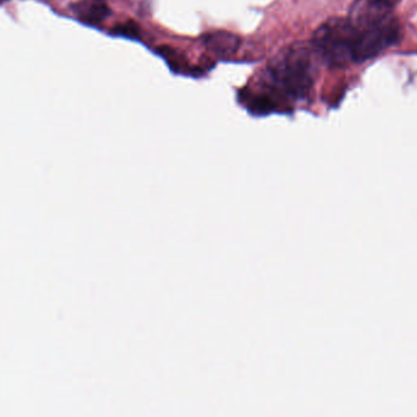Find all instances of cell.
Segmentation results:
<instances>
[{
	"label": "cell",
	"mask_w": 417,
	"mask_h": 417,
	"mask_svg": "<svg viewBox=\"0 0 417 417\" xmlns=\"http://www.w3.org/2000/svg\"><path fill=\"white\" fill-rule=\"evenodd\" d=\"M247 109L253 115H268L273 113L278 105L269 94H250L246 97Z\"/></svg>",
	"instance_id": "obj_5"
},
{
	"label": "cell",
	"mask_w": 417,
	"mask_h": 417,
	"mask_svg": "<svg viewBox=\"0 0 417 417\" xmlns=\"http://www.w3.org/2000/svg\"><path fill=\"white\" fill-rule=\"evenodd\" d=\"M112 35L114 36L126 37V38H131V40H137L139 38V27L137 23L134 21H127L125 23H120L112 28Z\"/></svg>",
	"instance_id": "obj_7"
},
{
	"label": "cell",
	"mask_w": 417,
	"mask_h": 417,
	"mask_svg": "<svg viewBox=\"0 0 417 417\" xmlns=\"http://www.w3.org/2000/svg\"><path fill=\"white\" fill-rule=\"evenodd\" d=\"M81 21L88 25H98L110 15V9L103 0H80L72 6Z\"/></svg>",
	"instance_id": "obj_4"
},
{
	"label": "cell",
	"mask_w": 417,
	"mask_h": 417,
	"mask_svg": "<svg viewBox=\"0 0 417 417\" xmlns=\"http://www.w3.org/2000/svg\"><path fill=\"white\" fill-rule=\"evenodd\" d=\"M157 52L158 54H161L163 58L166 59V63L169 64V67L175 72L188 74V69H190L188 62L181 55L176 53L174 50H171L169 47H159Z\"/></svg>",
	"instance_id": "obj_6"
},
{
	"label": "cell",
	"mask_w": 417,
	"mask_h": 417,
	"mask_svg": "<svg viewBox=\"0 0 417 417\" xmlns=\"http://www.w3.org/2000/svg\"><path fill=\"white\" fill-rule=\"evenodd\" d=\"M202 42L206 45L207 50H211L219 57L233 55L238 52L239 47L241 45V40L236 35L227 31L206 33L202 37Z\"/></svg>",
	"instance_id": "obj_3"
},
{
	"label": "cell",
	"mask_w": 417,
	"mask_h": 417,
	"mask_svg": "<svg viewBox=\"0 0 417 417\" xmlns=\"http://www.w3.org/2000/svg\"><path fill=\"white\" fill-rule=\"evenodd\" d=\"M319 55L309 43H294L270 60L267 86L274 93L290 99L309 96L317 77Z\"/></svg>",
	"instance_id": "obj_1"
},
{
	"label": "cell",
	"mask_w": 417,
	"mask_h": 417,
	"mask_svg": "<svg viewBox=\"0 0 417 417\" xmlns=\"http://www.w3.org/2000/svg\"><path fill=\"white\" fill-rule=\"evenodd\" d=\"M361 33L348 18H332L316 30L311 40L319 60L329 67H346L358 62Z\"/></svg>",
	"instance_id": "obj_2"
}]
</instances>
